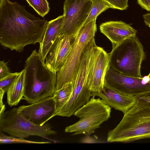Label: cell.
Segmentation results:
<instances>
[{
  "label": "cell",
  "instance_id": "obj_1",
  "mask_svg": "<svg viewBox=\"0 0 150 150\" xmlns=\"http://www.w3.org/2000/svg\"><path fill=\"white\" fill-rule=\"evenodd\" d=\"M48 23L16 1L0 0V43L5 49L20 52L27 45L40 43Z\"/></svg>",
  "mask_w": 150,
  "mask_h": 150
},
{
  "label": "cell",
  "instance_id": "obj_2",
  "mask_svg": "<svg viewBox=\"0 0 150 150\" xmlns=\"http://www.w3.org/2000/svg\"><path fill=\"white\" fill-rule=\"evenodd\" d=\"M24 90L23 99L31 104L53 96L57 84V74L46 66L36 50L25 62Z\"/></svg>",
  "mask_w": 150,
  "mask_h": 150
},
{
  "label": "cell",
  "instance_id": "obj_3",
  "mask_svg": "<svg viewBox=\"0 0 150 150\" xmlns=\"http://www.w3.org/2000/svg\"><path fill=\"white\" fill-rule=\"evenodd\" d=\"M124 114L118 124L109 131L108 142L126 143L150 139V106L136 101Z\"/></svg>",
  "mask_w": 150,
  "mask_h": 150
},
{
  "label": "cell",
  "instance_id": "obj_4",
  "mask_svg": "<svg viewBox=\"0 0 150 150\" xmlns=\"http://www.w3.org/2000/svg\"><path fill=\"white\" fill-rule=\"evenodd\" d=\"M110 67L125 75L142 77L141 65L146 57L144 47L136 36L124 40L109 54Z\"/></svg>",
  "mask_w": 150,
  "mask_h": 150
},
{
  "label": "cell",
  "instance_id": "obj_5",
  "mask_svg": "<svg viewBox=\"0 0 150 150\" xmlns=\"http://www.w3.org/2000/svg\"><path fill=\"white\" fill-rule=\"evenodd\" d=\"M96 19L84 24L76 37L72 49L60 70L57 73L55 91L61 88L66 83H75L81 55L86 46L94 38L97 31Z\"/></svg>",
  "mask_w": 150,
  "mask_h": 150
},
{
  "label": "cell",
  "instance_id": "obj_6",
  "mask_svg": "<svg viewBox=\"0 0 150 150\" xmlns=\"http://www.w3.org/2000/svg\"><path fill=\"white\" fill-rule=\"evenodd\" d=\"M93 96L87 103L78 109L74 115L80 120L66 127L65 132L74 135L83 134L89 136L94 133L110 117L111 108L100 98Z\"/></svg>",
  "mask_w": 150,
  "mask_h": 150
},
{
  "label": "cell",
  "instance_id": "obj_7",
  "mask_svg": "<svg viewBox=\"0 0 150 150\" xmlns=\"http://www.w3.org/2000/svg\"><path fill=\"white\" fill-rule=\"evenodd\" d=\"M0 131L10 136L23 138L36 136L44 138L57 134L48 124L36 125L27 119L14 108L0 115Z\"/></svg>",
  "mask_w": 150,
  "mask_h": 150
},
{
  "label": "cell",
  "instance_id": "obj_8",
  "mask_svg": "<svg viewBox=\"0 0 150 150\" xmlns=\"http://www.w3.org/2000/svg\"><path fill=\"white\" fill-rule=\"evenodd\" d=\"M90 59L81 57L74 89L69 100L57 115L70 117L88 102L92 96L87 83Z\"/></svg>",
  "mask_w": 150,
  "mask_h": 150
},
{
  "label": "cell",
  "instance_id": "obj_9",
  "mask_svg": "<svg viewBox=\"0 0 150 150\" xmlns=\"http://www.w3.org/2000/svg\"><path fill=\"white\" fill-rule=\"evenodd\" d=\"M92 0H65L63 18L59 35L76 37L89 14Z\"/></svg>",
  "mask_w": 150,
  "mask_h": 150
},
{
  "label": "cell",
  "instance_id": "obj_10",
  "mask_svg": "<svg viewBox=\"0 0 150 150\" xmlns=\"http://www.w3.org/2000/svg\"><path fill=\"white\" fill-rule=\"evenodd\" d=\"M105 84L123 94L135 96L150 89L148 76L142 77L130 76L120 74L110 66L106 73Z\"/></svg>",
  "mask_w": 150,
  "mask_h": 150
},
{
  "label": "cell",
  "instance_id": "obj_11",
  "mask_svg": "<svg viewBox=\"0 0 150 150\" xmlns=\"http://www.w3.org/2000/svg\"><path fill=\"white\" fill-rule=\"evenodd\" d=\"M109 54L96 45L91 54L87 78L91 93L100 92L105 85V76L110 67Z\"/></svg>",
  "mask_w": 150,
  "mask_h": 150
},
{
  "label": "cell",
  "instance_id": "obj_12",
  "mask_svg": "<svg viewBox=\"0 0 150 150\" xmlns=\"http://www.w3.org/2000/svg\"><path fill=\"white\" fill-rule=\"evenodd\" d=\"M18 111L32 123L42 126L55 116V104L52 96L28 105L18 108Z\"/></svg>",
  "mask_w": 150,
  "mask_h": 150
},
{
  "label": "cell",
  "instance_id": "obj_13",
  "mask_svg": "<svg viewBox=\"0 0 150 150\" xmlns=\"http://www.w3.org/2000/svg\"><path fill=\"white\" fill-rule=\"evenodd\" d=\"M75 37L67 35H59L52 45L46 58L45 64L53 73L61 68L70 52Z\"/></svg>",
  "mask_w": 150,
  "mask_h": 150
},
{
  "label": "cell",
  "instance_id": "obj_14",
  "mask_svg": "<svg viewBox=\"0 0 150 150\" xmlns=\"http://www.w3.org/2000/svg\"><path fill=\"white\" fill-rule=\"evenodd\" d=\"M100 32L110 41L113 48L121 42L136 36L137 30L130 25L121 21H110L99 26Z\"/></svg>",
  "mask_w": 150,
  "mask_h": 150
},
{
  "label": "cell",
  "instance_id": "obj_15",
  "mask_svg": "<svg viewBox=\"0 0 150 150\" xmlns=\"http://www.w3.org/2000/svg\"><path fill=\"white\" fill-rule=\"evenodd\" d=\"M91 96L100 97L107 105L123 113L136 103L135 96H127L108 87L105 84L100 92L91 93Z\"/></svg>",
  "mask_w": 150,
  "mask_h": 150
},
{
  "label": "cell",
  "instance_id": "obj_16",
  "mask_svg": "<svg viewBox=\"0 0 150 150\" xmlns=\"http://www.w3.org/2000/svg\"><path fill=\"white\" fill-rule=\"evenodd\" d=\"M63 18L62 15L48 21L43 40L40 43L38 52L41 59L44 62L52 45L60 34Z\"/></svg>",
  "mask_w": 150,
  "mask_h": 150
},
{
  "label": "cell",
  "instance_id": "obj_17",
  "mask_svg": "<svg viewBox=\"0 0 150 150\" xmlns=\"http://www.w3.org/2000/svg\"><path fill=\"white\" fill-rule=\"evenodd\" d=\"M25 70L21 71L7 93V102L10 107L17 106L23 99L24 93Z\"/></svg>",
  "mask_w": 150,
  "mask_h": 150
},
{
  "label": "cell",
  "instance_id": "obj_18",
  "mask_svg": "<svg viewBox=\"0 0 150 150\" xmlns=\"http://www.w3.org/2000/svg\"><path fill=\"white\" fill-rule=\"evenodd\" d=\"M74 85L73 82L67 83L60 89L55 91L52 96L55 104L56 116L69 100Z\"/></svg>",
  "mask_w": 150,
  "mask_h": 150
},
{
  "label": "cell",
  "instance_id": "obj_19",
  "mask_svg": "<svg viewBox=\"0 0 150 150\" xmlns=\"http://www.w3.org/2000/svg\"><path fill=\"white\" fill-rule=\"evenodd\" d=\"M91 8L89 14L84 24L92 19H96L102 12L109 8L111 6L104 0H93Z\"/></svg>",
  "mask_w": 150,
  "mask_h": 150
},
{
  "label": "cell",
  "instance_id": "obj_20",
  "mask_svg": "<svg viewBox=\"0 0 150 150\" xmlns=\"http://www.w3.org/2000/svg\"><path fill=\"white\" fill-rule=\"evenodd\" d=\"M29 6L32 7L40 16L44 17L49 11V3L47 0H26Z\"/></svg>",
  "mask_w": 150,
  "mask_h": 150
},
{
  "label": "cell",
  "instance_id": "obj_21",
  "mask_svg": "<svg viewBox=\"0 0 150 150\" xmlns=\"http://www.w3.org/2000/svg\"><path fill=\"white\" fill-rule=\"evenodd\" d=\"M0 144L28 143V144H49L51 142H35L25 140L24 138L8 136L0 131Z\"/></svg>",
  "mask_w": 150,
  "mask_h": 150
},
{
  "label": "cell",
  "instance_id": "obj_22",
  "mask_svg": "<svg viewBox=\"0 0 150 150\" xmlns=\"http://www.w3.org/2000/svg\"><path fill=\"white\" fill-rule=\"evenodd\" d=\"M20 72L11 73L0 79V92L5 93L15 81Z\"/></svg>",
  "mask_w": 150,
  "mask_h": 150
},
{
  "label": "cell",
  "instance_id": "obj_23",
  "mask_svg": "<svg viewBox=\"0 0 150 150\" xmlns=\"http://www.w3.org/2000/svg\"><path fill=\"white\" fill-rule=\"evenodd\" d=\"M108 3L112 8L121 10L127 9L129 5L128 0H104Z\"/></svg>",
  "mask_w": 150,
  "mask_h": 150
},
{
  "label": "cell",
  "instance_id": "obj_24",
  "mask_svg": "<svg viewBox=\"0 0 150 150\" xmlns=\"http://www.w3.org/2000/svg\"><path fill=\"white\" fill-rule=\"evenodd\" d=\"M135 97L136 101L144 103L150 106V89Z\"/></svg>",
  "mask_w": 150,
  "mask_h": 150
},
{
  "label": "cell",
  "instance_id": "obj_25",
  "mask_svg": "<svg viewBox=\"0 0 150 150\" xmlns=\"http://www.w3.org/2000/svg\"><path fill=\"white\" fill-rule=\"evenodd\" d=\"M7 63L4 61H0V79L9 74L11 72L7 66Z\"/></svg>",
  "mask_w": 150,
  "mask_h": 150
},
{
  "label": "cell",
  "instance_id": "obj_26",
  "mask_svg": "<svg viewBox=\"0 0 150 150\" xmlns=\"http://www.w3.org/2000/svg\"><path fill=\"white\" fill-rule=\"evenodd\" d=\"M137 2L142 8L150 11V0H137Z\"/></svg>",
  "mask_w": 150,
  "mask_h": 150
},
{
  "label": "cell",
  "instance_id": "obj_27",
  "mask_svg": "<svg viewBox=\"0 0 150 150\" xmlns=\"http://www.w3.org/2000/svg\"><path fill=\"white\" fill-rule=\"evenodd\" d=\"M143 17L145 25L147 26L150 25V13L143 15Z\"/></svg>",
  "mask_w": 150,
  "mask_h": 150
},
{
  "label": "cell",
  "instance_id": "obj_28",
  "mask_svg": "<svg viewBox=\"0 0 150 150\" xmlns=\"http://www.w3.org/2000/svg\"><path fill=\"white\" fill-rule=\"evenodd\" d=\"M148 76L149 77V78L150 79V72L149 74L148 75Z\"/></svg>",
  "mask_w": 150,
  "mask_h": 150
},
{
  "label": "cell",
  "instance_id": "obj_29",
  "mask_svg": "<svg viewBox=\"0 0 150 150\" xmlns=\"http://www.w3.org/2000/svg\"><path fill=\"white\" fill-rule=\"evenodd\" d=\"M149 27L150 29V25H149Z\"/></svg>",
  "mask_w": 150,
  "mask_h": 150
},
{
  "label": "cell",
  "instance_id": "obj_30",
  "mask_svg": "<svg viewBox=\"0 0 150 150\" xmlns=\"http://www.w3.org/2000/svg\"></svg>",
  "mask_w": 150,
  "mask_h": 150
}]
</instances>
